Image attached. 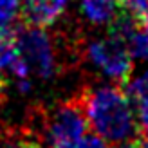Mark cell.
I'll use <instances>...</instances> for the list:
<instances>
[{
    "label": "cell",
    "mask_w": 148,
    "mask_h": 148,
    "mask_svg": "<svg viewBox=\"0 0 148 148\" xmlns=\"http://www.w3.org/2000/svg\"><path fill=\"white\" fill-rule=\"evenodd\" d=\"M137 22H139V27H141L143 31L148 33V7H146V9L137 16Z\"/></svg>",
    "instance_id": "obj_13"
},
{
    "label": "cell",
    "mask_w": 148,
    "mask_h": 148,
    "mask_svg": "<svg viewBox=\"0 0 148 148\" xmlns=\"http://www.w3.org/2000/svg\"><path fill=\"white\" fill-rule=\"evenodd\" d=\"M112 148H141L139 146V139H128V141H123V143H117Z\"/></svg>",
    "instance_id": "obj_14"
},
{
    "label": "cell",
    "mask_w": 148,
    "mask_h": 148,
    "mask_svg": "<svg viewBox=\"0 0 148 148\" xmlns=\"http://www.w3.org/2000/svg\"><path fill=\"white\" fill-rule=\"evenodd\" d=\"M119 9L117 0H81V14L94 25L110 24Z\"/></svg>",
    "instance_id": "obj_7"
},
{
    "label": "cell",
    "mask_w": 148,
    "mask_h": 148,
    "mask_svg": "<svg viewBox=\"0 0 148 148\" xmlns=\"http://www.w3.org/2000/svg\"><path fill=\"white\" fill-rule=\"evenodd\" d=\"M87 117L79 101L62 103L47 121V141L51 148H76L87 136Z\"/></svg>",
    "instance_id": "obj_3"
},
{
    "label": "cell",
    "mask_w": 148,
    "mask_h": 148,
    "mask_svg": "<svg viewBox=\"0 0 148 148\" xmlns=\"http://www.w3.org/2000/svg\"><path fill=\"white\" fill-rule=\"evenodd\" d=\"M4 98H5V81L0 78V103L4 101Z\"/></svg>",
    "instance_id": "obj_15"
},
{
    "label": "cell",
    "mask_w": 148,
    "mask_h": 148,
    "mask_svg": "<svg viewBox=\"0 0 148 148\" xmlns=\"http://www.w3.org/2000/svg\"><path fill=\"white\" fill-rule=\"evenodd\" d=\"M53 2H54V4H58V5L62 7V9H65V5L69 4V0H53Z\"/></svg>",
    "instance_id": "obj_16"
},
{
    "label": "cell",
    "mask_w": 148,
    "mask_h": 148,
    "mask_svg": "<svg viewBox=\"0 0 148 148\" xmlns=\"http://www.w3.org/2000/svg\"><path fill=\"white\" fill-rule=\"evenodd\" d=\"M125 92L136 103L137 108V121L146 134H148V71L141 76H136L125 81Z\"/></svg>",
    "instance_id": "obj_6"
},
{
    "label": "cell",
    "mask_w": 148,
    "mask_h": 148,
    "mask_svg": "<svg viewBox=\"0 0 148 148\" xmlns=\"http://www.w3.org/2000/svg\"><path fill=\"white\" fill-rule=\"evenodd\" d=\"M4 148H38V146L34 143H31V141H14V143L5 145Z\"/></svg>",
    "instance_id": "obj_12"
},
{
    "label": "cell",
    "mask_w": 148,
    "mask_h": 148,
    "mask_svg": "<svg viewBox=\"0 0 148 148\" xmlns=\"http://www.w3.org/2000/svg\"><path fill=\"white\" fill-rule=\"evenodd\" d=\"M14 33H16L18 54L27 63L31 74H36L45 79L53 78L58 65L53 40L45 31V27L18 24L14 25Z\"/></svg>",
    "instance_id": "obj_2"
},
{
    "label": "cell",
    "mask_w": 148,
    "mask_h": 148,
    "mask_svg": "<svg viewBox=\"0 0 148 148\" xmlns=\"http://www.w3.org/2000/svg\"><path fill=\"white\" fill-rule=\"evenodd\" d=\"M85 56L98 71H101L107 78L116 81H127L132 74V58L128 54V49L125 42L107 36L98 38L87 43Z\"/></svg>",
    "instance_id": "obj_4"
},
{
    "label": "cell",
    "mask_w": 148,
    "mask_h": 148,
    "mask_svg": "<svg viewBox=\"0 0 148 148\" xmlns=\"http://www.w3.org/2000/svg\"><path fill=\"white\" fill-rule=\"evenodd\" d=\"M79 103L83 107L88 127L101 139L116 145L137 137L141 128L137 114L132 99L123 88L114 85L87 88Z\"/></svg>",
    "instance_id": "obj_1"
},
{
    "label": "cell",
    "mask_w": 148,
    "mask_h": 148,
    "mask_svg": "<svg viewBox=\"0 0 148 148\" xmlns=\"http://www.w3.org/2000/svg\"><path fill=\"white\" fill-rule=\"evenodd\" d=\"M20 4L22 0H0V27L14 22L20 13Z\"/></svg>",
    "instance_id": "obj_10"
},
{
    "label": "cell",
    "mask_w": 148,
    "mask_h": 148,
    "mask_svg": "<svg viewBox=\"0 0 148 148\" xmlns=\"http://www.w3.org/2000/svg\"><path fill=\"white\" fill-rule=\"evenodd\" d=\"M18 58V45H16V33L14 25H2L0 27V72L9 71L13 62Z\"/></svg>",
    "instance_id": "obj_8"
},
{
    "label": "cell",
    "mask_w": 148,
    "mask_h": 148,
    "mask_svg": "<svg viewBox=\"0 0 148 148\" xmlns=\"http://www.w3.org/2000/svg\"><path fill=\"white\" fill-rule=\"evenodd\" d=\"M20 13L24 18V24L36 25V27H47L53 25L60 18L63 9L53 0H22Z\"/></svg>",
    "instance_id": "obj_5"
},
{
    "label": "cell",
    "mask_w": 148,
    "mask_h": 148,
    "mask_svg": "<svg viewBox=\"0 0 148 148\" xmlns=\"http://www.w3.org/2000/svg\"><path fill=\"white\" fill-rule=\"evenodd\" d=\"M105 143H107V141H105V139H101L99 136H96V134H87V136L79 141V145H78L76 148H107Z\"/></svg>",
    "instance_id": "obj_11"
},
{
    "label": "cell",
    "mask_w": 148,
    "mask_h": 148,
    "mask_svg": "<svg viewBox=\"0 0 148 148\" xmlns=\"http://www.w3.org/2000/svg\"><path fill=\"white\" fill-rule=\"evenodd\" d=\"M127 49L132 60L148 62V33L141 27L127 40Z\"/></svg>",
    "instance_id": "obj_9"
}]
</instances>
